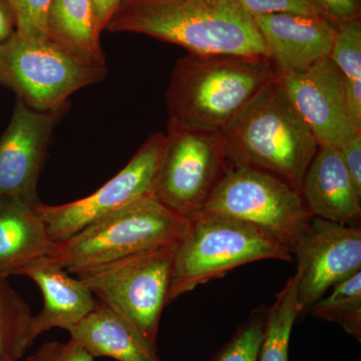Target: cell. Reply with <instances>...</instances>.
<instances>
[{"label":"cell","instance_id":"21","mask_svg":"<svg viewBox=\"0 0 361 361\" xmlns=\"http://www.w3.org/2000/svg\"><path fill=\"white\" fill-rule=\"evenodd\" d=\"M329 59L345 80L351 118L361 132V21L360 18L337 25Z\"/></svg>","mask_w":361,"mask_h":361},{"label":"cell","instance_id":"9","mask_svg":"<svg viewBox=\"0 0 361 361\" xmlns=\"http://www.w3.org/2000/svg\"><path fill=\"white\" fill-rule=\"evenodd\" d=\"M231 166L220 130L169 122L153 196L185 220L200 215L213 190Z\"/></svg>","mask_w":361,"mask_h":361},{"label":"cell","instance_id":"24","mask_svg":"<svg viewBox=\"0 0 361 361\" xmlns=\"http://www.w3.org/2000/svg\"><path fill=\"white\" fill-rule=\"evenodd\" d=\"M265 307L251 313L214 361H258L264 336Z\"/></svg>","mask_w":361,"mask_h":361},{"label":"cell","instance_id":"16","mask_svg":"<svg viewBox=\"0 0 361 361\" xmlns=\"http://www.w3.org/2000/svg\"><path fill=\"white\" fill-rule=\"evenodd\" d=\"M301 196L313 217L350 225L361 216V192L336 148H319L306 171Z\"/></svg>","mask_w":361,"mask_h":361},{"label":"cell","instance_id":"14","mask_svg":"<svg viewBox=\"0 0 361 361\" xmlns=\"http://www.w3.org/2000/svg\"><path fill=\"white\" fill-rule=\"evenodd\" d=\"M278 75L305 70L329 56L337 25L324 16L273 13L254 18Z\"/></svg>","mask_w":361,"mask_h":361},{"label":"cell","instance_id":"1","mask_svg":"<svg viewBox=\"0 0 361 361\" xmlns=\"http://www.w3.org/2000/svg\"><path fill=\"white\" fill-rule=\"evenodd\" d=\"M106 30L148 35L189 54L266 56L257 25L238 0H123Z\"/></svg>","mask_w":361,"mask_h":361},{"label":"cell","instance_id":"11","mask_svg":"<svg viewBox=\"0 0 361 361\" xmlns=\"http://www.w3.org/2000/svg\"><path fill=\"white\" fill-rule=\"evenodd\" d=\"M278 80L319 148L339 149L361 134L349 111L345 80L329 56Z\"/></svg>","mask_w":361,"mask_h":361},{"label":"cell","instance_id":"27","mask_svg":"<svg viewBox=\"0 0 361 361\" xmlns=\"http://www.w3.org/2000/svg\"><path fill=\"white\" fill-rule=\"evenodd\" d=\"M27 361H94V356L82 344L71 338L66 343L47 342L30 355Z\"/></svg>","mask_w":361,"mask_h":361},{"label":"cell","instance_id":"23","mask_svg":"<svg viewBox=\"0 0 361 361\" xmlns=\"http://www.w3.org/2000/svg\"><path fill=\"white\" fill-rule=\"evenodd\" d=\"M308 313L319 319L338 323L356 341L361 338V270L334 285L329 296L316 301Z\"/></svg>","mask_w":361,"mask_h":361},{"label":"cell","instance_id":"29","mask_svg":"<svg viewBox=\"0 0 361 361\" xmlns=\"http://www.w3.org/2000/svg\"><path fill=\"white\" fill-rule=\"evenodd\" d=\"M338 149L356 188L361 192V134L351 137Z\"/></svg>","mask_w":361,"mask_h":361},{"label":"cell","instance_id":"8","mask_svg":"<svg viewBox=\"0 0 361 361\" xmlns=\"http://www.w3.org/2000/svg\"><path fill=\"white\" fill-rule=\"evenodd\" d=\"M106 71L77 58L49 37L30 39L14 32L0 44V84L33 110L65 108L71 94L101 82Z\"/></svg>","mask_w":361,"mask_h":361},{"label":"cell","instance_id":"12","mask_svg":"<svg viewBox=\"0 0 361 361\" xmlns=\"http://www.w3.org/2000/svg\"><path fill=\"white\" fill-rule=\"evenodd\" d=\"M293 257L299 308L306 314L331 287L361 270L360 227L313 217Z\"/></svg>","mask_w":361,"mask_h":361},{"label":"cell","instance_id":"31","mask_svg":"<svg viewBox=\"0 0 361 361\" xmlns=\"http://www.w3.org/2000/svg\"><path fill=\"white\" fill-rule=\"evenodd\" d=\"M122 1L123 0H92L97 25L102 32L106 30L111 16Z\"/></svg>","mask_w":361,"mask_h":361},{"label":"cell","instance_id":"20","mask_svg":"<svg viewBox=\"0 0 361 361\" xmlns=\"http://www.w3.org/2000/svg\"><path fill=\"white\" fill-rule=\"evenodd\" d=\"M300 315L296 274L277 294L267 310L264 336L258 361H289V342L297 317Z\"/></svg>","mask_w":361,"mask_h":361},{"label":"cell","instance_id":"5","mask_svg":"<svg viewBox=\"0 0 361 361\" xmlns=\"http://www.w3.org/2000/svg\"><path fill=\"white\" fill-rule=\"evenodd\" d=\"M187 224L188 220L149 196L54 243L47 257L73 274L151 247L180 241Z\"/></svg>","mask_w":361,"mask_h":361},{"label":"cell","instance_id":"15","mask_svg":"<svg viewBox=\"0 0 361 361\" xmlns=\"http://www.w3.org/2000/svg\"><path fill=\"white\" fill-rule=\"evenodd\" d=\"M16 275L30 278L44 295L42 310L30 318L28 336L32 342L47 330L71 329L96 308L97 299L90 289L47 256L28 263Z\"/></svg>","mask_w":361,"mask_h":361},{"label":"cell","instance_id":"26","mask_svg":"<svg viewBox=\"0 0 361 361\" xmlns=\"http://www.w3.org/2000/svg\"><path fill=\"white\" fill-rule=\"evenodd\" d=\"M252 18L273 13H295L324 16L315 0H238Z\"/></svg>","mask_w":361,"mask_h":361},{"label":"cell","instance_id":"2","mask_svg":"<svg viewBox=\"0 0 361 361\" xmlns=\"http://www.w3.org/2000/svg\"><path fill=\"white\" fill-rule=\"evenodd\" d=\"M278 77L266 56L188 54L166 92L169 122L221 132Z\"/></svg>","mask_w":361,"mask_h":361},{"label":"cell","instance_id":"22","mask_svg":"<svg viewBox=\"0 0 361 361\" xmlns=\"http://www.w3.org/2000/svg\"><path fill=\"white\" fill-rule=\"evenodd\" d=\"M30 306L7 279L0 280V361L20 360L32 342L28 336L32 318Z\"/></svg>","mask_w":361,"mask_h":361},{"label":"cell","instance_id":"17","mask_svg":"<svg viewBox=\"0 0 361 361\" xmlns=\"http://www.w3.org/2000/svg\"><path fill=\"white\" fill-rule=\"evenodd\" d=\"M94 356L118 361H163L156 346L122 315L97 300L96 308L68 330Z\"/></svg>","mask_w":361,"mask_h":361},{"label":"cell","instance_id":"30","mask_svg":"<svg viewBox=\"0 0 361 361\" xmlns=\"http://www.w3.org/2000/svg\"><path fill=\"white\" fill-rule=\"evenodd\" d=\"M16 16L6 0H0V44L16 32Z\"/></svg>","mask_w":361,"mask_h":361},{"label":"cell","instance_id":"10","mask_svg":"<svg viewBox=\"0 0 361 361\" xmlns=\"http://www.w3.org/2000/svg\"><path fill=\"white\" fill-rule=\"evenodd\" d=\"M164 139L161 133L151 135L115 177L90 196L59 206L39 202L35 209L52 241H65L92 223L153 196Z\"/></svg>","mask_w":361,"mask_h":361},{"label":"cell","instance_id":"19","mask_svg":"<svg viewBox=\"0 0 361 361\" xmlns=\"http://www.w3.org/2000/svg\"><path fill=\"white\" fill-rule=\"evenodd\" d=\"M92 0H52L47 37L90 65L106 68Z\"/></svg>","mask_w":361,"mask_h":361},{"label":"cell","instance_id":"28","mask_svg":"<svg viewBox=\"0 0 361 361\" xmlns=\"http://www.w3.org/2000/svg\"><path fill=\"white\" fill-rule=\"evenodd\" d=\"M325 18L334 25L360 18V0H315Z\"/></svg>","mask_w":361,"mask_h":361},{"label":"cell","instance_id":"13","mask_svg":"<svg viewBox=\"0 0 361 361\" xmlns=\"http://www.w3.org/2000/svg\"><path fill=\"white\" fill-rule=\"evenodd\" d=\"M65 108L33 110L18 99L11 122L0 137V197L39 203L37 182L52 130Z\"/></svg>","mask_w":361,"mask_h":361},{"label":"cell","instance_id":"7","mask_svg":"<svg viewBox=\"0 0 361 361\" xmlns=\"http://www.w3.org/2000/svg\"><path fill=\"white\" fill-rule=\"evenodd\" d=\"M203 214L242 221L293 254L310 232L313 216L300 192L274 176L230 166L204 206Z\"/></svg>","mask_w":361,"mask_h":361},{"label":"cell","instance_id":"4","mask_svg":"<svg viewBox=\"0 0 361 361\" xmlns=\"http://www.w3.org/2000/svg\"><path fill=\"white\" fill-rule=\"evenodd\" d=\"M265 259L292 262L294 257L255 226L201 213L188 221L176 249L167 305L235 268Z\"/></svg>","mask_w":361,"mask_h":361},{"label":"cell","instance_id":"32","mask_svg":"<svg viewBox=\"0 0 361 361\" xmlns=\"http://www.w3.org/2000/svg\"><path fill=\"white\" fill-rule=\"evenodd\" d=\"M1 361H16V360H13V358H11V357H8V356H6V357H4V360H2Z\"/></svg>","mask_w":361,"mask_h":361},{"label":"cell","instance_id":"3","mask_svg":"<svg viewBox=\"0 0 361 361\" xmlns=\"http://www.w3.org/2000/svg\"><path fill=\"white\" fill-rule=\"evenodd\" d=\"M221 133L231 165L268 173L298 192L319 149L278 78Z\"/></svg>","mask_w":361,"mask_h":361},{"label":"cell","instance_id":"25","mask_svg":"<svg viewBox=\"0 0 361 361\" xmlns=\"http://www.w3.org/2000/svg\"><path fill=\"white\" fill-rule=\"evenodd\" d=\"M16 16V32L30 39L47 37V18L52 0H6Z\"/></svg>","mask_w":361,"mask_h":361},{"label":"cell","instance_id":"6","mask_svg":"<svg viewBox=\"0 0 361 361\" xmlns=\"http://www.w3.org/2000/svg\"><path fill=\"white\" fill-rule=\"evenodd\" d=\"M178 242L135 252L73 273L97 297L157 348L159 324L167 306Z\"/></svg>","mask_w":361,"mask_h":361},{"label":"cell","instance_id":"18","mask_svg":"<svg viewBox=\"0 0 361 361\" xmlns=\"http://www.w3.org/2000/svg\"><path fill=\"white\" fill-rule=\"evenodd\" d=\"M37 205L18 199L0 197V280L54 248L47 226L37 212Z\"/></svg>","mask_w":361,"mask_h":361}]
</instances>
